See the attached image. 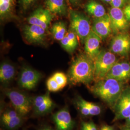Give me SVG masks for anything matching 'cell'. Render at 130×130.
Returning a JSON list of instances; mask_svg holds the SVG:
<instances>
[{"mask_svg":"<svg viewBox=\"0 0 130 130\" xmlns=\"http://www.w3.org/2000/svg\"><path fill=\"white\" fill-rule=\"evenodd\" d=\"M69 79L73 84H90L94 79V61L87 55L78 56L70 67Z\"/></svg>","mask_w":130,"mask_h":130,"instance_id":"cell-1","label":"cell"},{"mask_svg":"<svg viewBox=\"0 0 130 130\" xmlns=\"http://www.w3.org/2000/svg\"><path fill=\"white\" fill-rule=\"evenodd\" d=\"M123 89L122 82L112 78L98 80L91 88L93 93L112 108L115 106Z\"/></svg>","mask_w":130,"mask_h":130,"instance_id":"cell-2","label":"cell"},{"mask_svg":"<svg viewBox=\"0 0 130 130\" xmlns=\"http://www.w3.org/2000/svg\"><path fill=\"white\" fill-rule=\"evenodd\" d=\"M116 62V57L114 53L111 51H101L94 61V79L99 80L105 78Z\"/></svg>","mask_w":130,"mask_h":130,"instance_id":"cell-3","label":"cell"},{"mask_svg":"<svg viewBox=\"0 0 130 130\" xmlns=\"http://www.w3.org/2000/svg\"><path fill=\"white\" fill-rule=\"evenodd\" d=\"M70 28L84 42L92 30L89 19L83 14L74 10L70 11Z\"/></svg>","mask_w":130,"mask_h":130,"instance_id":"cell-4","label":"cell"},{"mask_svg":"<svg viewBox=\"0 0 130 130\" xmlns=\"http://www.w3.org/2000/svg\"><path fill=\"white\" fill-rule=\"evenodd\" d=\"M5 94L20 115H26L31 110V100L25 94L17 90H8L5 91Z\"/></svg>","mask_w":130,"mask_h":130,"instance_id":"cell-5","label":"cell"},{"mask_svg":"<svg viewBox=\"0 0 130 130\" xmlns=\"http://www.w3.org/2000/svg\"><path fill=\"white\" fill-rule=\"evenodd\" d=\"M113 109L114 121L127 119L130 116V88L123 90Z\"/></svg>","mask_w":130,"mask_h":130,"instance_id":"cell-6","label":"cell"},{"mask_svg":"<svg viewBox=\"0 0 130 130\" xmlns=\"http://www.w3.org/2000/svg\"><path fill=\"white\" fill-rule=\"evenodd\" d=\"M42 75L37 70L25 67L21 71L19 84L22 88L31 90L36 87Z\"/></svg>","mask_w":130,"mask_h":130,"instance_id":"cell-7","label":"cell"},{"mask_svg":"<svg viewBox=\"0 0 130 130\" xmlns=\"http://www.w3.org/2000/svg\"><path fill=\"white\" fill-rule=\"evenodd\" d=\"M53 16L48 9L42 7L35 10L27 19L28 23L40 26L47 30L50 26Z\"/></svg>","mask_w":130,"mask_h":130,"instance_id":"cell-8","label":"cell"},{"mask_svg":"<svg viewBox=\"0 0 130 130\" xmlns=\"http://www.w3.org/2000/svg\"><path fill=\"white\" fill-rule=\"evenodd\" d=\"M46 30L35 25H27L23 28V34L25 39L31 43L42 44L46 38Z\"/></svg>","mask_w":130,"mask_h":130,"instance_id":"cell-9","label":"cell"},{"mask_svg":"<svg viewBox=\"0 0 130 130\" xmlns=\"http://www.w3.org/2000/svg\"><path fill=\"white\" fill-rule=\"evenodd\" d=\"M112 31L120 32L125 30L129 26L128 20L121 8L112 7L109 10Z\"/></svg>","mask_w":130,"mask_h":130,"instance_id":"cell-10","label":"cell"},{"mask_svg":"<svg viewBox=\"0 0 130 130\" xmlns=\"http://www.w3.org/2000/svg\"><path fill=\"white\" fill-rule=\"evenodd\" d=\"M110 51L114 54L125 55L130 51V36L126 33L117 35L112 40Z\"/></svg>","mask_w":130,"mask_h":130,"instance_id":"cell-11","label":"cell"},{"mask_svg":"<svg viewBox=\"0 0 130 130\" xmlns=\"http://www.w3.org/2000/svg\"><path fill=\"white\" fill-rule=\"evenodd\" d=\"M92 30L102 39L107 37L112 31L111 22L109 14H106L101 18H95L93 21Z\"/></svg>","mask_w":130,"mask_h":130,"instance_id":"cell-12","label":"cell"},{"mask_svg":"<svg viewBox=\"0 0 130 130\" xmlns=\"http://www.w3.org/2000/svg\"><path fill=\"white\" fill-rule=\"evenodd\" d=\"M102 38L92 30L84 41L86 54L93 61L100 52Z\"/></svg>","mask_w":130,"mask_h":130,"instance_id":"cell-13","label":"cell"},{"mask_svg":"<svg viewBox=\"0 0 130 130\" xmlns=\"http://www.w3.org/2000/svg\"><path fill=\"white\" fill-rule=\"evenodd\" d=\"M57 130H71L74 126V121L70 112L66 108H63L53 115Z\"/></svg>","mask_w":130,"mask_h":130,"instance_id":"cell-14","label":"cell"},{"mask_svg":"<svg viewBox=\"0 0 130 130\" xmlns=\"http://www.w3.org/2000/svg\"><path fill=\"white\" fill-rule=\"evenodd\" d=\"M33 105L35 111L38 115H44L51 111L55 104L48 93L39 95L33 100Z\"/></svg>","mask_w":130,"mask_h":130,"instance_id":"cell-15","label":"cell"},{"mask_svg":"<svg viewBox=\"0 0 130 130\" xmlns=\"http://www.w3.org/2000/svg\"><path fill=\"white\" fill-rule=\"evenodd\" d=\"M60 42L62 47L69 53L74 51L78 45L77 35L71 28Z\"/></svg>","mask_w":130,"mask_h":130,"instance_id":"cell-16","label":"cell"},{"mask_svg":"<svg viewBox=\"0 0 130 130\" xmlns=\"http://www.w3.org/2000/svg\"><path fill=\"white\" fill-rule=\"evenodd\" d=\"M47 9L52 14L65 15L67 12V6L65 0H45Z\"/></svg>","mask_w":130,"mask_h":130,"instance_id":"cell-17","label":"cell"},{"mask_svg":"<svg viewBox=\"0 0 130 130\" xmlns=\"http://www.w3.org/2000/svg\"><path fill=\"white\" fill-rule=\"evenodd\" d=\"M105 78L115 79L122 82L130 79V76L123 69L121 62H116L109 71Z\"/></svg>","mask_w":130,"mask_h":130,"instance_id":"cell-18","label":"cell"},{"mask_svg":"<svg viewBox=\"0 0 130 130\" xmlns=\"http://www.w3.org/2000/svg\"><path fill=\"white\" fill-rule=\"evenodd\" d=\"M15 73L14 66L7 62H4L0 67V80L3 83H7L11 81Z\"/></svg>","mask_w":130,"mask_h":130,"instance_id":"cell-19","label":"cell"},{"mask_svg":"<svg viewBox=\"0 0 130 130\" xmlns=\"http://www.w3.org/2000/svg\"><path fill=\"white\" fill-rule=\"evenodd\" d=\"M85 7L86 12L95 18H101L106 14L104 7L94 0L89 1Z\"/></svg>","mask_w":130,"mask_h":130,"instance_id":"cell-20","label":"cell"},{"mask_svg":"<svg viewBox=\"0 0 130 130\" xmlns=\"http://www.w3.org/2000/svg\"><path fill=\"white\" fill-rule=\"evenodd\" d=\"M14 0H0V16L2 19L10 18L13 13Z\"/></svg>","mask_w":130,"mask_h":130,"instance_id":"cell-21","label":"cell"},{"mask_svg":"<svg viewBox=\"0 0 130 130\" xmlns=\"http://www.w3.org/2000/svg\"><path fill=\"white\" fill-rule=\"evenodd\" d=\"M52 33L55 40L60 41L67 33L66 24L62 21H59L54 24L52 28Z\"/></svg>","mask_w":130,"mask_h":130,"instance_id":"cell-22","label":"cell"},{"mask_svg":"<svg viewBox=\"0 0 130 130\" xmlns=\"http://www.w3.org/2000/svg\"><path fill=\"white\" fill-rule=\"evenodd\" d=\"M3 124L8 129L13 130L20 125L22 119L20 116L9 119H2Z\"/></svg>","mask_w":130,"mask_h":130,"instance_id":"cell-23","label":"cell"},{"mask_svg":"<svg viewBox=\"0 0 130 130\" xmlns=\"http://www.w3.org/2000/svg\"><path fill=\"white\" fill-rule=\"evenodd\" d=\"M78 98L88 108L91 116H97L100 114L101 109L99 106L93 103L87 101L80 97H78Z\"/></svg>","mask_w":130,"mask_h":130,"instance_id":"cell-24","label":"cell"},{"mask_svg":"<svg viewBox=\"0 0 130 130\" xmlns=\"http://www.w3.org/2000/svg\"><path fill=\"white\" fill-rule=\"evenodd\" d=\"M59 84L61 89L64 88L68 83V78L67 76L63 72H57L52 76Z\"/></svg>","mask_w":130,"mask_h":130,"instance_id":"cell-25","label":"cell"},{"mask_svg":"<svg viewBox=\"0 0 130 130\" xmlns=\"http://www.w3.org/2000/svg\"><path fill=\"white\" fill-rule=\"evenodd\" d=\"M46 85L48 91L52 92H56L61 89L59 84L57 83L56 80L52 76L48 79Z\"/></svg>","mask_w":130,"mask_h":130,"instance_id":"cell-26","label":"cell"},{"mask_svg":"<svg viewBox=\"0 0 130 130\" xmlns=\"http://www.w3.org/2000/svg\"><path fill=\"white\" fill-rule=\"evenodd\" d=\"M82 130H98L96 125L92 121L83 122L82 123Z\"/></svg>","mask_w":130,"mask_h":130,"instance_id":"cell-27","label":"cell"},{"mask_svg":"<svg viewBox=\"0 0 130 130\" xmlns=\"http://www.w3.org/2000/svg\"><path fill=\"white\" fill-rule=\"evenodd\" d=\"M20 116L19 113L14 110H8L5 112L2 116V119H9Z\"/></svg>","mask_w":130,"mask_h":130,"instance_id":"cell-28","label":"cell"},{"mask_svg":"<svg viewBox=\"0 0 130 130\" xmlns=\"http://www.w3.org/2000/svg\"><path fill=\"white\" fill-rule=\"evenodd\" d=\"M126 0H111L110 4L112 7L121 8L125 5Z\"/></svg>","mask_w":130,"mask_h":130,"instance_id":"cell-29","label":"cell"},{"mask_svg":"<svg viewBox=\"0 0 130 130\" xmlns=\"http://www.w3.org/2000/svg\"><path fill=\"white\" fill-rule=\"evenodd\" d=\"M36 0H20V2L24 9H27Z\"/></svg>","mask_w":130,"mask_h":130,"instance_id":"cell-30","label":"cell"},{"mask_svg":"<svg viewBox=\"0 0 130 130\" xmlns=\"http://www.w3.org/2000/svg\"><path fill=\"white\" fill-rule=\"evenodd\" d=\"M123 69L127 72V73L130 76V64L126 62H121Z\"/></svg>","mask_w":130,"mask_h":130,"instance_id":"cell-31","label":"cell"},{"mask_svg":"<svg viewBox=\"0 0 130 130\" xmlns=\"http://www.w3.org/2000/svg\"><path fill=\"white\" fill-rule=\"evenodd\" d=\"M123 11L127 19L130 21V5H126Z\"/></svg>","mask_w":130,"mask_h":130,"instance_id":"cell-32","label":"cell"},{"mask_svg":"<svg viewBox=\"0 0 130 130\" xmlns=\"http://www.w3.org/2000/svg\"><path fill=\"white\" fill-rule=\"evenodd\" d=\"M100 130H114V129L111 126L105 124L102 126Z\"/></svg>","mask_w":130,"mask_h":130,"instance_id":"cell-33","label":"cell"},{"mask_svg":"<svg viewBox=\"0 0 130 130\" xmlns=\"http://www.w3.org/2000/svg\"><path fill=\"white\" fill-rule=\"evenodd\" d=\"M70 3L73 5H76L78 4L80 2V0H69Z\"/></svg>","mask_w":130,"mask_h":130,"instance_id":"cell-34","label":"cell"},{"mask_svg":"<svg viewBox=\"0 0 130 130\" xmlns=\"http://www.w3.org/2000/svg\"><path fill=\"white\" fill-rule=\"evenodd\" d=\"M121 130H130V126H124L121 128Z\"/></svg>","mask_w":130,"mask_h":130,"instance_id":"cell-35","label":"cell"},{"mask_svg":"<svg viewBox=\"0 0 130 130\" xmlns=\"http://www.w3.org/2000/svg\"><path fill=\"white\" fill-rule=\"evenodd\" d=\"M125 125L130 126V116L126 119Z\"/></svg>","mask_w":130,"mask_h":130,"instance_id":"cell-36","label":"cell"},{"mask_svg":"<svg viewBox=\"0 0 130 130\" xmlns=\"http://www.w3.org/2000/svg\"><path fill=\"white\" fill-rule=\"evenodd\" d=\"M40 130H53L51 129L50 128L48 127H44L43 128H42Z\"/></svg>","mask_w":130,"mask_h":130,"instance_id":"cell-37","label":"cell"},{"mask_svg":"<svg viewBox=\"0 0 130 130\" xmlns=\"http://www.w3.org/2000/svg\"><path fill=\"white\" fill-rule=\"evenodd\" d=\"M103 2H105V3H110L111 0H101Z\"/></svg>","mask_w":130,"mask_h":130,"instance_id":"cell-38","label":"cell"}]
</instances>
